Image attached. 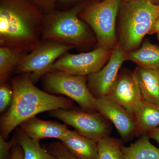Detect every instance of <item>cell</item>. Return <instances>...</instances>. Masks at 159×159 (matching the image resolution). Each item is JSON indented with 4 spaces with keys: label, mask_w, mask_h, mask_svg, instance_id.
<instances>
[{
    "label": "cell",
    "mask_w": 159,
    "mask_h": 159,
    "mask_svg": "<svg viewBox=\"0 0 159 159\" xmlns=\"http://www.w3.org/2000/svg\"><path fill=\"white\" fill-rule=\"evenodd\" d=\"M44 17L32 0H0V47L30 52L42 40Z\"/></svg>",
    "instance_id": "6da1fadb"
},
{
    "label": "cell",
    "mask_w": 159,
    "mask_h": 159,
    "mask_svg": "<svg viewBox=\"0 0 159 159\" xmlns=\"http://www.w3.org/2000/svg\"><path fill=\"white\" fill-rule=\"evenodd\" d=\"M13 95L11 104L0 119L1 136L8 140L15 129L38 114L57 109H70L72 99L54 96L38 88L28 74L11 80Z\"/></svg>",
    "instance_id": "7a4b0ae2"
},
{
    "label": "cell",
    "mask_w": 159,
    "mask_h": 159,
    "mask_svg": "<svg viewBox=\"0 0 159 159\" xmlns=\"http://www.w3.org/2000/svg\"><path fill=\"white\" fill-rule=\"evenodd\" d=\"M120 25V46L126 51L138 48L159 18V5L149 0L125 2Z\"/></svg>",
    "instance_id": "3957f363"
},
{
    "label": "cell",
    "mask_w": 159,
    "mask_h": 159,
    "mask_svg": "<svg viewBox=\"0 0 159 159\" xmlns=\"http://www.w3.org/2000/svg\"><path fill=\"white\" fill-rule=\"evenodd\" d=\"M83 7L79 5L45 15L42 40H54L74 48L93 41V35L79 17Z\"/></svg>",
    "instance_id": "277c9868"
},
{
    "label": "cell",
    "mask_w": 159,
    "mask_h": 159,
    "mask_svg": "<svg viewBox=\"0 0 159 159\" xmlns=\"http://www.w3.org/2000/svg\"><path fill=\"white\" fill-rule=\"evenodd\" d=\"M88 76L52 71L43 76V84L49 93L65 95L77 102L85 111L97 112V99L88 87Z\"/></svg>",
    "instance_id": "5b68a950"
},
{
    "label": "cell",
    "mask_w": 159,
    "mask_h": 159,
    "mask_svg": "<svg viewBox=\"0 0 159 159\" xmlns=\"http://www.w3.org/2000/svg\"><path fill=\"white\" fill-rule=\"evenodd\" d=\"M74 47L53 39L42 40L19 64L16 73L28 74L35 83L50 70L51 67L63 54Z\"/></svg>",
    "instance_id": "8992f818"
},
{
    "label": "cell",
    "mask_w": 159,
    "mask_h": 159,
    "mask_svg": "<svg viewBox=\"0 0 159 159\" xmlns=\"http://www.w3.org/2000/svg\"><path fill=\"white\" fill-rule=\"evenodd\" d=\"M121 0H103L89 6L80 16L96 34L98 47L111 49L116 41V24Z\"/></svg>",
    "instance_id": "52a82bcc"
},
{
    "label": "cell",
    "mask_w": 159,
    "mask_h": 159,
    "mask_svg": "<svg viewBox=\"0 0 159 159\" xmlns=\"http://www.w3.org/2000/svg\"><path fill=\"white\" fill-rule=\"evenodd\" d=\"M50 115L66 125L73 126L84 136L97 142L109 136L111 130L110 121L98 112L57 109L50 111Z\"/></svg>",
    "instance_id": "ba28073f"
},
{
    "label": "cell",
    "mask_w": 159,
    "mask_h": 159,
    "mask_svg": "<svg viewBox=\"0 0 159 159\" xmlns=\"http://www.w3.org/2000/svg\"><path fill=\"white\" fill-rule=\"evenodd\" d=\"M111 53L110 49L104 47L81 54L66 52L53 64L49 72L57 70L77 76H89L105 66Z\"/></svg>",
    "instance_id": "9c48e42d"
},
{
    "label": "cell",
    "mask_w": 159,
    "mask_h": 159,
    "mask_svg": "<svg viewBox=\"0 0 159 159\" xmlns=\"http://www.w3.org/2000/svg\"><path fill=\"white\" fill-rule=\"evenodd\" d=\"M125 52L120 45L116 46L112 51L107 63L99 70L88 76V87L96 99L108 95L121 66L126 59Z\"/></svg>",
    "instance_id": "30bf717a"
},
{
    "label": "cell",
    "mask_w": 159,
    "mask_h": 159,
    "mask_svg": "<svg viewBox=\"0 0 159 159\" xmlns=\"http://www.w3.org/2000/svg\"><path fill=\"white\" fill-rule=\"evenodd\" d=\"M107 96L134 116L144 101L133 73L124 71L119 74Z\"/></svg>",
    "instance_id": "8fae6325"
},
{
    "label": "cell",
    "mask_w": 159,
    "mask_h": 159,
    "mask_svg": "<svg viewBox=\"0 0 159 159\" xmlns=\"http://www.w3.org/2000/svg\"><path fill=\"white\" fill-rule=\"evenodd\" d=\"M97 109L114 124L123 139H128L137 133L134 116L108 96L97 99Z\"/></svg>",
    "instance_id": "7c38bea8"
},
{
    "label": "cell",
    "mask_w": 159,
    "mask_h": 159,
    "mask_svg": "<svg viewBox=\"0 0 159 159\" xmlns=\"http://www.w3.org/2000/svg\"><path fill=\"white\" fill-rule=\"evenodd\" d=\"M20 128L28 136L34 140L55 139L60 140L69 130L66 124L44 121L34 116L23 122Z\"/></svg>",
    "instance_id": "4fadbf2b"
},
{
    "label": "cell",
    "mask_w": 159,
    "mask_h": 159,
    "mask_svg": "<svg viewBox=\"0 0 159 159\" xmlns=\"http://www.w3.org/2000/svg\"><path fill=\"white\" fill-rule=\"evenodd\" d=\"M60 141L73 155L79 159H97V142L69 129Z\"/></svg>",
    "instance_id": "5bb4252c"
},
{
    "label": "cell",
    "mask_w": 159,
    "mask_h": 159,
    "mask_svg": "<svg viewBox=\"0 0 159 159\" xmlns=\"http://www.w3.org/2000/svg\"><path fill=\"white\" fill-rule=\"evenodd\" d=\"M133 73L144 100L159 105V69L139 66Z\"/></svg>",
    "instance_id": "9a60e30c"
},
{
    "label": "cell",
    "mask_w": 159,
    "mask_h": 159,
    "mask_svg": "<svg viewBox=\"0 0 159 159\" xmlns=\"http://www.w3.org/2000/svg\"><path fill=\"white\" fill-rule=\"evenodd\" d=\"M134 116L137 132L148 134L159 127V105L144 100Z\"/></svg>",
    "instance_id": "2e32d148"
},
{
    "label": "cell",
    "mask_w": 159,
    "mask_h": 159,
    "mask_svg": "<svg viewBox=\"0 0 159 159\" xmlns=\"http://www.w3.org/2000/svg\"><path fill=\"white\" fill-rule=\"evenodd\" d=\"M124 159H159V148L152 144L148 134L128 147H122Z\"/></svg>",
    "instance_id": "e0dca14e"
},
{
    "label": "cell",
    "mask_w": 159,
    "mask_h": 159,
    "mask_svg": "<svg viewBox=\"0 0 159 159\" xmlns=\"http://www.w3.org/2000/svg\"><path fill=\"white\" fill-rule=\"evenodd\" d=\"M27 52L7 47H0V83L7 82Z\"/></svg>",
    "instance_id": "ac0fdd59"
},
{
    "label": "cell",
    "mask_w": 159,
    "mask_h": 159,
    "mask_svg": "<svg viewBox=\"0 0 159 159\" xmlns=\"http://www.w3.org/2000/svg\"><path fill=\"white\" fill-rule=\"evenodd\" d=\"M126 58L139 66L159 69V47L145 42L139 50L126 54Z\"/></svg>",
    "instance_id": "d6986e66"
},
{
    "label": "cell",
    "mask_w": 159,
    "mask_h": 159,
    "mask_svg": "<svg viewBox=\"0 0 159 159\" xmlns=\"http://www.w3.org/2000/svg\"><path fill=\"white\" fill-rule=\"evenodd\" d=\"M18 142L22 148L25 159H58L41 147L39 141L29 138L20 128L16 130Z\"/></svg>",
    "instance_id": "ffe728a7"
},
{
    "label": "cell",
    "mask_w": 159,
    "mask_h": 159,
    "mask_svg": "<svg viewBox=\"0 0 159 159\" xmlns=\"http://www.w3.org/2000/svg\"><path fill=\"white\" fill-rule=\"evenodd\" d=\"M97 159H124L122 145L119 140L109 136L97 142Z\"/></svg>",
    "instance_id": "44dd1931"
},
{
    "label": "cell",
    "mask_w": 159,
    "mask_h": 159,
    "mask_svg": "<svg viewBox=\"0 0 159 159\" xmlns=\"http://www.w3.org/2000/svg\"><path fill=\"white\" fill-rule=\"evenodd\" d=\"M13 91L11 84L7 82L1 83L0 85V112L3 114L11 104Z\"/></svg>",
    "instance_id": "7402d4cb"
},
{
    "label": "cell",
    "mask_w": 159,
    "mask_h": 159,
    "mask_svg": "<svg viewBox=\"0 0 159 159\" xmlns=\"http://www.w3.org/2000/svg\"><path fill=\"white\" fill-rule=\"evenodd\" d=\"M47 150L58 159H79L73 155L61 142L51 143L47 146Z\"/></svg>",
    "instance_id": "603a6c76"
},
{
    "label": "cell",
    "mask_w": 159,
    "mask_h": 159,
    "mask_svg": "<svg viewBox=\"0 0 159 159\" xmlns=\"http://www.w3.org/2000/svg\"><path fill=\"white\" fill-rule=\"evenodd\" d=\"M7 140L0 136V159H10L11 149L18 144L16 134L9 141Z\"/></svg>",
    "instance_id": "cb8c5ba5"
},
{
    "label": "cell",
    "mask_w": 159,
    "mask_h": 159,
    "mask_svg": "<svg viewBox=\"0 0 159 159\" xmlns=\"http://www.w3.org/2000/svg\"><path fill=\"white\" fill-rule=\"evenodd\" d=\"M45 15L54 11L58 0H32Z\"/></svg>",
    "instance_id": "d4e9b609"
},
{
    "label": "cell",
    "mask_w": 159,
    "mask_h": 159,
    "mask_svg": "<svg viewBox=\"0 0 159 159\" xmlns=\"http://www.w3.org/2000/svg\"><path fill=\"white\" fill-rule=\"evenodd\" d=\"M10 159H25L24 151L19 144L14 145L11 149Z\"/></svg>",
    "instance_id": "484cf974"
},
{
    "label": "cell",
    "mask_w": 159,
    "mask_h": 159,
    "mask_svg": "<svg viewBox=\"0 0 159 159\" xmlns=\"http://www.w3.org/2000/svg\"><path fill=\"white\" fill-rule=\"evenodd\" d=\"M148 134L151 139H153L159 144V127L149 132Z\"/></svg>",
    "instance_id": "4316f807"
},
{
    "label": "cell",
    "mask_w": 159,
    "mask_h": 159,
    "mask_svg": "<svg viewBox=\"0 0 159 159\" xmlns=\"http://www.w3.org/2000/svg\"><path fill=\"white\" fill-rule=\"evenodd\" d=\"M155 32H159V18L157 20L156 22L154 25L149 33H154Z\"/></svg>",
    "instance_id": "83f0119b"
},
{
    "label": "cell",
    "mask_w": 159,
    "mask_h": 159,
    "mask_svg": "<svg viewBox=\"0 0 159 159\" xmlns=\"http://www.w3.org/2000/svg\"><path fill=\"white\" fill-rule=\"evenodd\" d=\"M80 1V0H59V2L61 3H63V4H67V3L74 2H77V1Z\"/></svg>",
    "instance_id": "f1b7e54d"
},
{
    "label": "cell",
    "mask_w": 159,
    "mask_h": 159,
    "mask_svg": "<svg viewBox=\"0 0 159 159\" xmlns=\"http://www.w3.org/2000/svg\"><path fill=\"white\" fill-rule=\"evenodd\" d=\"M135 1V0H123L124 2H131V1Z\"/></svg>",
    "instance_id": "f546056e"
},
{
    "label": "cell",
    "mask_w": 159,
    "mask_h": 159,
    "mask_svg": "<svg viewBox=\"0 0 159 159\" xmlns=\"http://www.w3.org/2000/svg\"><path fill=\"white\" fill-rule=\"evenodd\" d=\"M149 1H150V2H152L154 3V1H156V0H149Z\"/></svg>",
    "instance_id": "4dcf8cb0"
}]
</instances>
